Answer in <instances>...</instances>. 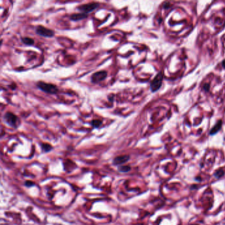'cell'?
Returning <instances> with one entry per match:
<instances>
[{"label":"cell","instance_id":"3","mask_svg":"<svg viewBox=\"0 0 225 225\" xmlns=\"http://www.w3.org/2000/svg\"><path fill=\"white\" fill-rule=\"evenodd\" d=\"M100 7V3L98 2H91L86 4H83L77 7V10H79L81 13L89 14L92 13L93 11L97 9Z\"/></svg>","mask_w":225,"mask_h":225},{"label":"cell","instance_id":"2","mask_svg":"<svg viewBox=\"0 0 225 225\" xmlns=\"http://www.w3.org/2000/svg\"><path fill=\"white\" fill-rule=\"evenodd\" d=\"M37 87L41 91L49 95H56L58 93V87L54 84L45 83L44 81H38L36 83Z\"/></svg>","mask_w":225,"mask_h":225},{"label":"cell","instance_id":"11","mask_svg":"<svg viewBox=\"0 0 225 225\" xmlns=\"http://www.w3.org/2000/svg\"><path fill=\"white\" fill-rule=\"evenodd\" d=\"M220 128V125H219V124L216 125L215 127H214V128L212 129V130L211 131V133H216V132H217L218 129Z\"/></svg>","mask_w":225,"mask_h":225},{"label":"cell","instance_id":"4","mask_svg":"<svg viewBox=\"0 0 225 225\" xmlns=\"http://www.w3.org/2000/svg\"><path fill=\"white\" fill-rule=\"evenodd\" d=\"M35 32L38 35L45 38H52L55 36V31L42 25H38L35 28Z\"/></svg>","mask_w":225,"mask_h":225},{"label":"cell","instance_id":"8","mask_svg":"<svg viewBox=\"0 0 225 225\" xmlns=\"http://www.w3.org/2000/svg\"><path fill=\"white\" fill-rule=\"evenodd\" d=\"M20 40H21V42H23V44H24V45H27V46H33V45L34 44V40L32 38L28 37V36H24V37H21Z\"/></svg>","mask_w":225,"mask_h":225},{"label":"cell","instance_id":"1","mask_svg":"<svg viewBox=\"0 0 225 225\" xmlns=\"http://www.w3.org/2000/svg\"><path fill=\"white\" fill-rule=\"evenodd\" d=\"M3 120L5 124L14 129H17L21 124L20 118L11 112H6L3 114Z\"/></svg>","mask_w":225,"mask_h":225},{"label":"cell","instance_id":"9","mask_svg":"<svg viewBox=\"0 0 225 225\" xmlns=\"http://www.w3.org/2000/svg\"><path fill=\"white\" fill-rule=\"evenodd\" d=\"M102 124V121L99 119L93 120L90 122V125H91L93 128H99L100 125Z\"/></svg>","mask_w":225,"mask_h":225},{"label":"cell","instance_id":"6","mask_svg":"<svg viewBox=\"0 0 225 225\" xmlns=\"http://www.w3.org/2000/svg\"><path fill=\"white\" fill-rule=\"evenodd\" d=\"M162 76L161 73H158V74L155 77V78L153 81L151 82V89L153 92H155L156 91L161 87V83H162Z\"/></svg>","mask_w":225,"mask_h":225},{"label":"cell","instance_id":"10","mask_svg":"<svg viewBox=\"0 0 225 225\" xmlns=\"http://www.w3.org/2000/svg\"><path fill=\"white\" fill-rule=\"evenodd\" d=\"M42 148L46 151H49L52 149V147L49 144H46V143H43L42 145Z\"/></svg>","mask_w":225,"mask_h":225},{"label":"cell","instance_id":"5","mask_svg":"<svg viewBox=\"0 0 225 225\" xmlns=\"http://www.w3.org/2000/svg\"><path fill=\"white\" fill-rule=\"evenodd\" d=\"M108 77V73L105 70H102L94 73L91 77V81L93 84H98L104 81Z\"/></svg>","mask_w":225,"mask_h":225},{"label":"cell","instance_id":"7","mask_svg":"<svg viewBox=\"0 0 225 225\" xmlns=\"http://www.w3.org/2000/svg\"><path fill=\"white\" fill-rule=\"evenodd\" d=\"M88 15L83 13H74L70 15L69 17V19L73 21H79V20H84L88 17Z\"/></svg>","mask_w":225,"mask_h":225}]
</instances>
